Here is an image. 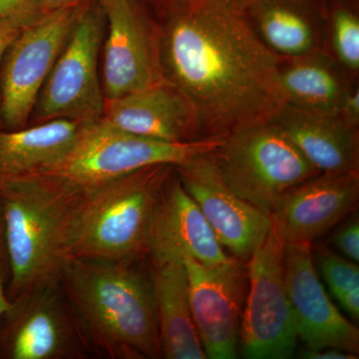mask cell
I'll return each instance as SVG.
<instances>
[{"label":"cell","instance_id":"29","mask_svg":"<svg viewBox=\"0 0 359 359\" xmlns=\"http://www.w3.org/2000/svg\"><path fill=\"white\" fill-rule=\"evenodd\" d=\"M341 118L353 127L358 125L359 119V92L347 93L341 111Z\"/></svg>","mask_w":359,"mask_h":359},{"label":"cell","instance_id":"9","mask_svg":"<svg viewBox=\"0 0 359 359\" xmlns=\"http://www.w3.org/2000/svg\"><path fill=\"white\" fill-rule=\"evenodd\" d=\"M102 7L82 6L74 27L40 91L36 119L92 123L102 118L105 97L98 77Z\"/></svg>","mask_w":359,"mask_h":359},{"label":"cell","instance_id":"28","mask_svg":"<svg viewBox=\"0 0 359 359\" xmlns=\"http://www.w3.org/2000/svg\"><path fill=\"white\" fill-rule=\"evenodd\" d=\"M302 358L308 359H355L356 354L334 348V347H320V348H306L302 351Z\"/></svg>","mask_w":359,"mask_h":359},{"label":"cell","instance_id":"16","mask_svg":"<svg viewBox=\"0 0 359 359\" xmlns=\"http://www.w3.org/2000/svg\"><path fill=\"white\" fill-rule=\"evenodd\" d=\"M219 244L199 205L178 178H168L151 219L148 257L152 264L192 257L205 264H221L235 257Z\"/></svg>","mask_w":359,"mask_h":359},{"label":"cell","instance_id":"1","mask_svg":"<svg viewBox=\"0 0 359 359\" xmlns=\"http://www.w3.org/2000/svg\"><path fill=\"white\" fill-rule=\"evenodd\" d=\"M170 21L164 70L201 139L273 121L285 104L276 55L252 29L248 0H191Z\"/></svg>","mask_w":359,"mask_h":359},{"label":"cell","instance_id":"19","mask_svg":"<svg viewBox=\"0 0 359 359\" xmlns=\"http://www.w3.org/2000/svg\"><path fill=\"white\" fill-rule=\"evenodd\" d=\"M151 280L163 358H207L193 320L183 261L152 264Z\"/></svg>","mask_w":359,"mask_h":359},{"label":"cell","instance_id":"7","mask_svg":"<svg viewBox=\"0 0 359 359\" xmlns=\"http://www.w3.org/2000/svg\"><path fill=\"white\" fill-rule=\"evenodd\" d=\"M91 355L59 278L18 295L0 320V359H86Z\"/></svg>","mask_w":359,"mask_h":359},{"label":"cell","instance_id":"24","mask_svg":"<svg viewBox=\"0 0 359 359\" xmlns=\"http://www.w3.org/2000/svg\"><path fill=\"white\" fill-rule=\"evenodd\" d=\"M335 51L346 67L359 68V21L346 9H339L334 16Z\"/></svg>","mask_w":359,"mask_h":359},{"label":"cell","instance_id":"20","mask_svg":"<svg viewBox=\"0 0 359 359\" xmlns=\"http://www.w3.org/2000/svg\"><path fill=\"white\" fill-rule=\"evenodd\" d=\"M87 124L56 119L32 128L0 130V183L50 169L68 154Z\"/></svg>","mask_w":359,"mask_h":359},{"label":"cell","instance_id":"8","mask_svg":"<svg viewBox=\"0 0 359 359\" xmlns=\"http://www.w3.org/2000/svg\"><path fill=\"white\" fill-rule=\"evenodd\" d=\"M285 245L269 231L248 259L245 297L238 348L249 359L292 358L297 327L283 273Z\"/></svg>","mask_w":359,"mask_h":359},{"label":"cell","instance_id":"14","mask_svg":"<svg viewBox=\"0 0 359 359\" xmlns=\"http://www.w3.org/2000/svg\"><path fill=\"white\" fill-rule=\"evenodd\" d=\"M358 172L320 173L294 187L269 215L271 231L283 245H311L358 205Z\"/></svg>","mask_w":359,"mask_h":359},{"label":"cell","instance_id":"12","mask_svg":"<svg viewBox=\"0 0 359 359\" xmlns=\"http://www.w3.org/2000/svg\"><path fill=\"white\" fill-rule=\"evenodd\" d=\"M211 153L175 166L178 179L199 205L219 244L235 259L248 261L268 237L271 218L231 190Z\"/></svg>","mask_w":359,"mask_h":359},{"label":"cell","instance_id":"32","mask_svg":"<svg viewBox=\"0 0 359 359\" xmlns=\"http://www.w3.org/2000/svg\"><path fill=\"white\" fill-rule=\"evenodd\" d=\"M6 289V283L0 280V320L11 306V301H9L8 297H7Z\"/></svg>","mask_w":359,"mask_h":359},{"label":"cell","instance_id":"31","mask_svg":"<svg viewBox=\"0 0 359 359\" xmlns=\"http://www.w3.org/2000/svg\"><path fill=\"white\" fill-rule=\"evenodd\" d=\"M21 30H0V66H1L2 58H4L6 49L8 48L11 42L16 39V36L20 34Z\"/></svg>","mask_w":359,"mask_h":359},{"label":"cell","instance_id":"21","mask_svg":"<svg viewBox=\"0 0 359 359\" xmlns=\"http://www.w3.org/2000/svg\"><path fill=\"white\" fill-rule=\"evenodd\" d=\"M280 86L285 103L318 114L341 117L347 91L339 76L318 61H301L280 68Z\"/></svg>","mask_w":359,"mask_h":359},{"label":"cell","instance_id":"3","mask_svg":"<svg viewBox=\"0 0 359 359\" xmlns=\"http://www.w3.org/2000/svg\"><path fill=\"white\" fill-rule=\"evenodd\" d=\"M81 189L51 175L0 183L11 276L9 301L58 278L71 257V230Z\"/></svg>","mask_w":359,"mask_h":359},{"label":"cell","instance_id":"30","mask_svg":"<svg viewBox=\"0 0 359 359\" xmlns=\"http://www.w3.org/2000/svg\"><path fill=\"white\" fill-rule=\"evenodd\" d=\"M80 4L81 0H39L40 8L43 14L66 7L78 6Z\"/></svg>","mask_w":359,"mask_h":359},{"label":"cell","instance_id":"23","mask_svg":"<svg viewBox=\"0 0 359 359\" xmlns=\"http://www.w3.org/2000/svg\"><path fill=\"white\" fill-rule=\"evenodd\" d=\"M314 264L320 269L330 294L353 320L359 318L358 264L325 245L311 247Z\"/></svg>","mask_w":359,"mask_h":359},{"label":"cell","instance_id":"5","mask_svg":"<svg viewBox=\"0 0 359 359\" xmlns=\"http://www.w3.org/2000/svg\"><path fill=\"white\" fill-rule=\"evenodd\" d=\"M211 155L231 190L269 216L285 194L320 174L273 121L233 132Z\"/></svg>","mask_w":359,"mask_h":359},{"label":"cell","instance_id":"17","mask_svg":"<svg viewBox=\"0 0 359 359\" xmlns=\"http://www.w3.org/2000/svg\"><path fill=\"white\" fill-rule=\"evenodd\" d=\"M101 120L122 131L156 140H197L188 101L166 80L128 95L105 99Z\"/></svg>","mask_w":359,"mask_h":359},{"label":"cell","instance_id":"6","mask_svg":"<svg viewBox=\"0 0 359 359\" xmlns=\"http://www.w3.org/2000/svg\"><path fill=\"white\" fill-rule=\"evenodd\" d=\"M223 139L156 140L122 131L100 119L87 124L68 154L42 174L83 189L155 165L178 166L216 150Z\"/></svg>","mask_w":359,"mask_h":359},{"label":"cell","instance_id":"15","mask_svg":"<svg viewBox=\"0 0 359 359\" xmlns=\"http://www.w3.org/2000/svg\"><path fill=\"white\" fill-rule=\"evenodd\" d=\"M283 273L297 337L306 348L334 347L358 355V328L330 299L316 273L311 245H285Z\"/></svg>","mask_w":359,"mask_h":359},{"label":"cell","instance_id":"4","mask_svg":"<svg viewBox=\"0 0 359 359\" xmlns=\"http://www.w3.org/2000/svg\"><path fill=\"white\" fill-rule=\"evenodd\" d=\"M173 167L155 165L81 189L71 230V257H148L151 219Z\"/></svg>","mask_w":359,"mask_h":359},{"label":"cell","instance_id":"33","mask_svg":"<svg viewBox=\"0 0 359 359\" xmlns=\"http://www.w3.org/2000/svg\"><path fill=\"white\" fill-rule=\"evenodd\" d=\"M176 1H191V0H176Z\"/></svg>","mask_w":359,"mask_h":359},{"label":"cell","instance_id":"27","mask_svg":"<svg viewBox=\"0 0 359 359\" xmlns=\"http://www.w3.org/2000/svg\"><path fill=\"white\" fill-rule=\"evenodd\" d=\"M11 276L8 250H7L6 219H4V207L0 198V280L8 283Z\"/></svg>","mask_w":359,"mask_h":359},{"label":"cell","instance_id":"26","mask_svg":"<svg viewBox=\"0 0 359 359\" xmlns=\"http://www.w3.org/2000/svg\"><path fill=\"white\" fill-rule=\"evenodd\" d=\"M335 249L341 256L354 263L359 262V221L358 217H353L339 226L332 240Z\"/></svg>","mask_w":359,"mask_h":359},{"label":"cell","instance_id":"22","mask_svg":"<svg viewBox=\"0 0 359 359\" xmlns=\"http://www.w3.org/2000/svg\"><path fill=\"white\" fill-rule=\"evenodd\" d=\"M269 48L289 56L308 53L314 44L309 21L280 0H248Z\"/></svg>","mask_w":359,"mask_h":359},{"label":"cell","instance_id":"13","mask_svg":"<svg viewBox=\"0 0 359 359\" xmlns=\"http://www.w3.org/2000/svg\"><path fill=\"white\" fill-rule=\"evenodd\" d=\"M108 22L104 97L115 99L165 81L147 21L134 0H100Z\"/></svg>","mask_w":359,"mask_h":359},{"label":"cell","instance_id":"2","mask_svg":"<svg viewBox=\"0 0 359 359\" xmlns=\"http://www.w3.org/2000/svg\"><path fill=\"white\" fill-rule=\"evenodd\" d=\"M141 259L72 257L59 280L92 354L163 358L151 273Z\"/></svg>","mask_w":359,"mask_h":359},{"label":"cell","instance_id":"10","mask_svg":"<svg viewBox=\"0 0 359 359\" xmlns=\"http://www.w3.org/2000/svg\"><path fill=\"white\" fill-rule=\"evenodd\" d=\"M81 7L44 13L6 49L0 66V119L7 130L25 128Z\"/></svg>","mask_w":359,"mask_h":359},{"label":"cell","instance_id":"11","mask_svg":"<svg viewBox=\"0 0 359 359\" xmlns=\"http://www.w3.org/2000/svg\"><path fill=\"white\" fill-rule=\"evenodd\" d=\"M183 263L193 320L205 358H237L248 292L247 266L237 259L210 266L185 257Z\"/></svg>","mask_w":359,"mask_h":359},{"label":"cell","instance_id":"18","mask_svg":"<svg viewBox=\"0 0 359 359\" xmlns=\"http://www.w3.org/2000/svg\"><path fill=\"white\" fill-rule=\"evenodd\" d=\"M273 121L320 173L358 172V133L341 117L318 114L285 103Z\"/></svg>","mask_w":359,"mask_h":359},{"label":"cell","instance_id":"25","mask_svg":"<svg viewBox=\"0 0 359 359\" xmlns=\"http://www.w3.org/2000/svg\"><path fill=\"white\" fill-rule=\"evenodd\" d=\"M43 13L39 0H0V30H21Z\"/></svg>","mask_w":359,"mask_h":359}]
</instances>
